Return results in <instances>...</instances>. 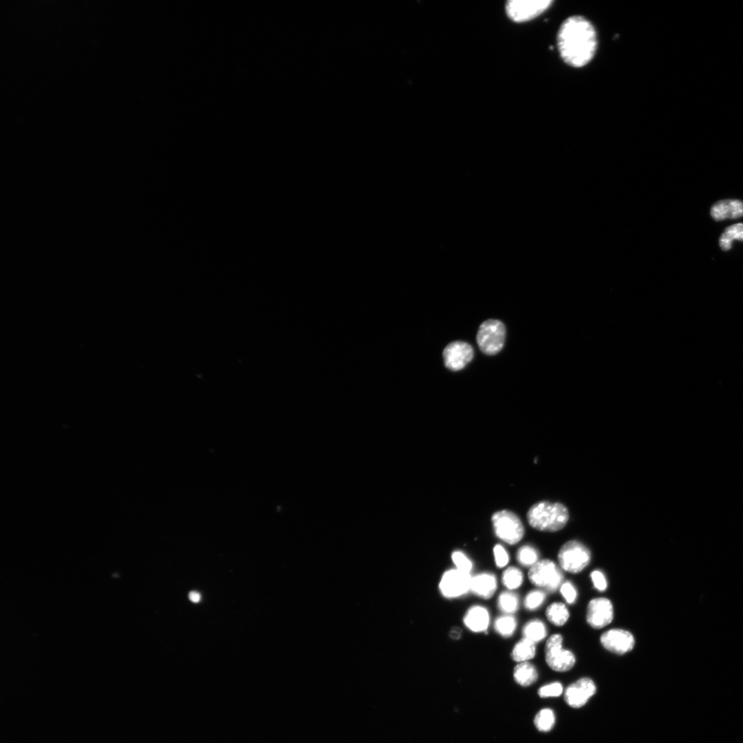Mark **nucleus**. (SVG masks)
<instances>
[{
	"instance_id": "2",
	"label": "nucleus",
	"mask_w": 743,
	"mask_h": 743,
	"mask_svg": "<svg viewBox=\"0 0 743 743\" xmlns=\"http://www.w3.org/2000/svg\"><path fill=\"white\" fill-rule=\"evenodd\" d=\"M568 518V511L564 505L546 501L533 504L527 513L529 524L533 528L544 532L562 529Z\"/></svg>"
},
{
	"instance_id": "13",
	"label": "nucleus",
	"mask_w": 743,
	"mask_h": 743,
	"mask_svg": "<svg viewBox=\"0 0 743 743\" xmlns=\"http://www.w3.org/2000/svg\"><path fill=\"white\" fill-rule=\"evenodd\" d=\"M596 692L594 682L588 678H582L568 687L564 698L566 703L573 707L583 706Z\"/></svg>"
},
{
	"instance_id": "18",
	"label": "nucleus",
	"mask_w": 743,
	"mask_h": 743,
	"mask_svg": "<svg viewBox=\"0 0 743 743\" xmlns=\"http://www.w3.org/2000/svg\"><path fill=\"white\" fill-rule=\"evenodd\" d=\"M536 643L522 637L515 643L511 652L512 659L517 663L526 662L536 654Z\"/></svg>"
},
{
	"instance_id": "17",
	"label": "nucleus",
	"mask_w": 743,
	"mask_h": 743,
	"mask_svg": "<svg viewBox=\"0 0 743 743\" xmlns=\"http://www.w3.org/2000/svg\"><path fill=\"white\" fill-rule=\"evenodd\" d=\"M515 682L522 687H528L536 682L538 673L534 665L528 661L519 663L513 669Z\"/></svg>"
},
{
	"instance_id": "28",
	"label": "nucleus",
	"mask_w": 743,
	"mask_h": 743,
	"mask_svg": "<svg viewBox=\"0 0 743 743\" xmlns=\"http://www.w3.org/2000/svg\"><path fill=\"white\" fill-rule=\"evenodd\" d=\"M451 559L456 569L468 573L471 572L473 568V563L469 557L462 551H453L451 554Z\"/></svg>"
},
{
	"instance_id": "22",
	"label": "nucleus",
	"mask_w": 743,
	"mask_h": 743,
	"mask_svg": "<svg viewBox=\"0 0 743 743\" xmlns=\"http://www.w3.org/2000/svg\"><path fill=\"white\" fill-rule=\"evenodd\" d=\"M546 616L548 620L556 626L564 625L570 616L566 606L559 602L551 603L546 610Z\"/></svg>"
},
{
	"instance_id": "12",
	"label": "nucleus",
	"mask_w": 743,
	"mask_h": 743,
	"mask_svg": "<svg viewBox=\"0 0 743 743\" xmlns=\"http://www.w3.org/2000/svg\"><path fill=\"white\" fill-rule=\"evenodd\" d=\"M600 641L606 649L620 655L632 650L635 645L634 636L622 629H612L603 632Z\"/></svg>"
},
{
	"instance_id": "25",
	"label": "nucleus",
	"mask_w": 743,
	"mask_h": 743,
	"mask_svg": "<svg viewBox=\"0 0 743 743\" xmlns=\"http://www.w3.org/2000/svg\"><path fill=\"white\" fill-rule=\"evenodd\" d=\"M516 559L521 566L530 568L539 561V552L532 546L524 545L518 549Z\"/></svg>"
},
{
	"instance_id": "34",
	"label": "nucleus",
	"mask_w": 743,
	"mask_h": 743,
	"mask_svg": "<svg viewBox=\"0 0 743 743\" xmlns=\"http://www.w3.org/2000/svg\"><path fill=\"white\" fill-rule=\"evenodd\" d=\"M189 598L192 602L198 603L201 599V595L197 592L191 591L189 594Z\"/></svg>"
},
{
	"instance_id": "32",
	"label": "nucleus",
	"mask_w": 743,
	"mask_h": 743,
	"mask_svg": "<svg viewBox=\"0 0 743 743\" xmlns=\"http://www.w3.org/2000/svg\"><path fill=\"white\" fill-rule=\"evenodd\" d=\"M590 577L593 585L596 589L599 591H604L605 590H606L607 583L605 577L602 573V572L599 570H594L592 572Z\"/></svg>"
},
{
	"instance_id": "26",
	"label": "nucleus",
	"mask_w": 743,
	"mask_h": 743,
	"mask_svg": "<svg viewBox=\"0 0 743 743\" xmlns=\"http://www.w3.org/2000/svg\"><path fill=\"white\" fill-rule=\"evenodd\" d=\"M534 722L539 731H549L555 722L554 713L550 709H543L536 715Z\"/></svg>"
},
{
	"instance_id": "16",
	"label": "nucleus",
	"mask_w": 743,
	"mask_h": 743,
	"mask_svg": "<svg viewBox=\"0 0 743 743\" xmlns=\"http://www.w3.org/2000/svg\"><path fill=\"white\" fill-rule=\"evenodd\" d=\"M716 221L737 219L743 216V202L739 200H724L715 203L710 211Z\"/></svg>"
},
{
	"instance_id": "7",
	"label": "nucleus",
	"mask_w": 743,
	"mask_h": 743,
	"mask_svg": "<svg viewBox=\"0 0 743 743\" xmlns=\"http://www.w3.org/2000/svg\"><path fill=\"white\" fill-rule=\"evenodd\" d=\"M552 2L551 0H509L506 2L505 11L512 21L524 23L543 14Z\"/></svg>"
},
{
	"instance_id": "27",
	"label": "nucleus",
	"mask_w": 743,
	"mask_h": 743,
	"mask_svg": "<svg viewBox=\"0 0 743 743\" xmlns=\"http://www.w3.org/2000/svg\"><path fill=\"white\" fill-rule=\"evenodd\" d=\"M546 594L541 589L532 590L528 592L524 599V606L529 611H535L544 603Z\"/></svg>"
},
{
	"instance_id": "31",
	"label": "nucleus",
	"mask_w": 743,
	"mask_h": 743,
	"mask_svg": "<svg viewBox=\"0 0 743 743\" xmlns=\"http://www.w3.org/2000/svg\"><path fill=\"white\" fill-rule=\"evenodd\" d=\"M560 592L567 603H573L577 599V590L574 585L569 581H566L559 588Z\"/></svg>"
},
{
	"instance_id": "33",
	"label": "nucleus",
	"mask_w": 743,
	"mask_h": 743,
	"mask_svg": "<svg viewBox=\"0 0 743 743\" xmlns=\"http://www.w3.org/2000/svg\"><path fill=\"white\" fill-rule=\"evenodd\" d=\"M462 629L459 627H453L449 630V634L451 639L458 640L462 636Z\"/></svg>"
},
{
	"instance_id": "19",
	"label": "nucleus",
	"mask_w": 743,
	"mask_h": 743,
	"mask_svg": "<svg viewBox=\"0 0 743 743\" xmlns=\"http://www.w3.org/2000/svg\"><path fill=\"white\" fill-rule=\"evenodd\" d=\"M497 605L503 614H513L519 608V597L513 591H503L497 597Z\"/></svg>"
},
{
	"instance_id": "4",
	"label": "nucleus",
	"mask_w": 743,
	"mask_h": 743,
	"mask_svg": "<svg viewBox=\"0 0 743 743\" xmlns=\"http://www.w3.org/2000/svg\"><path fill=\"white\" fill-rule=\"evenodd\" d=\"M495 535L510 545L517 543L524 535V528L519 517L508 510H502L491 517Z\"/></svg>"
},
{
	"instance_id": "3",
	"label": "nucleus",
	"mask_w": 743,
	"mask_h": 743,
	"mask_svg": "<svg viewBox=\"0 0 743 743\" xmlns=\"http://www.w3.org/2000/svg\"><path fill=\"white\" fill-rule=\"evenodd\" d=\"M530 581L548 592H554L561 585L563 575L560 568L550 559L539 560L529 568Z\"/></svg>"
},
{
	"instance_id": "14",
	"label": "nucleus",
	"mask_w": 743,
	"mask_h": 743,
	"mask_svg": "<svg viewBox=\"0 0 743 743\" xmlns=\"http://www.w3.org/2000/svg\"><path fill=\"white\" fill-rule=\"evenodd\" d=\"M491 622L488 610L481 605L471 606L463 617L465 627L474 633L486 632Z\"/></svg>"
},
{
	"instance_id": "15",
	"label": "nucleus",
	"mask_w": 743,
	"mask_h": 743,
	"mask_svg": "<svg viewBox=\"0 0 743 743\" xmlns=\"http://www.w3.org/2000/svg\"><path fill=\"white\" fill-rule=\"evenodd\" d=\"M497 589V580L494 574L483 572L472 576L471 592L475 596L483 599H489L495 594Z\"/></svg>"
},
{
	"instance_id": "21",
	"label": "nucleus",
	"mask_w": 743,
	"mask_h": 743,
	"mask_svg": "<svg viewBox=\"0 0 743 743\" xmlns=\"http://www.w3.org/2000/svg\"><path fill=\"white\" fill-rule=\"evenodd\" d=\"M517 627V618L513 614H502L497 617L493 627L500 636L508 638L515 632Z\"/></svg>"
},
{
	"instance_id": "30",
	"label": "nucleus",
	"mask_w": 743,
	"mask_h": 743,
	"mask_svg": "<svg viewBox=\"0 0 743 743\" xmlns=\"http://www.w3.org/2000/svg\"><path fill=\"white\" fill-rule=\"evenodd\" d=\"M562 691L563 687L561 684L555 682L541 687L539 689L538 693L541 698L557 697L559 696Z\"/></svg>"
},
{
	"instance_id": "29",
	"label": "nucleus",
	"mask_w": 743,
	"mask_h": 743,
	"mask_svg": "<svg viewBox=\"0 0 743 743\" xmlns=\"http://www.w3.org/2000/svg\"><path fill=\"white\" fill-rule=\"evenodd\" d=\"M495 563L498 568L506 567L509 562V555L506 549L500 544H496L493 550Z\"/></svg>"
},
{
	"instance_id": "10",
	"label": "nucleus",
	"mask_w": 743,
	"mask_h": 743,
	"mask_svg": "<svg viewBox=\"0 0 743 743\" xmlns=\"http://www.w3.org/2000/svg\"><path fill=\"white\" fill-rule=\"evenodd\" d=\"M444 365L451 371L462 369L473 357L471 345L464 341H454L446 346L442 353Z\"/></svg>"
},
{
	"instance_id": "8",
	"label": "nucleus",
	"mask_w": 743,
	"mask_h": 743,
	"mask_svg": "<svg viewBox=\"0 0 743 743\" xmlns=\"http://www.w3.org/2000/svg\"><path fill=\"white\" fill-rule=\"evenodd\" d=\"M545 659L552 670L560 672L570 670L575 663L573 653L563 647V637L559 634L551 635L546 640Z\"/></svg>"
},
{
	"instance_id": "5",
	"label": "nucleus",
	"mask_w": 743,
	"mask_h": 743,
	"mask_svg": "<svg viewBox=\"0 0 743 743\" xmlns=\"http://www.w3.org/2000/svg\"><path fill=\"white\" fill-rule=\"evenodd\" d=\"M505 338L504 323L499 320L488 319L480 325L476 340L480 350L486 355L492 356L503 348Z\"/></svg>"
},
{
	"instance_id": "23",
	"label": "nucleus",
	"mask_w": 743,
	"mask_h": 743,
	"mask_svg": "<svg viewBox=\"0 0 743 743\" xmlns=\"http://www.w3.org/2000/svg\"><path fill=\"white\" fill-rule=\"evenodd\" d=\"M734 239L743 241V224L738 223L726 227L721 235L719 244L723 250L731 249Z\"/></svg>"
},
{
	"instance_id": "11",
	"label": "nucleus",
	"mask_w": 743,
	"mask_h": 743,
	"mask_svg": "<svg viewBox=\"0 0 743 743\" xmlns=\"http://www.w3.org/2000/svg\"><path fill=\"white\" fill-rule=\"evenodd\" d=\"M614 610L611 601L606 598L592 599L588 605L586 621L594 629L603 628L613 620Z\"/></svg>"
},
{
	"instance_id": "6",
	"label": "nucleus",
	"mask_w": 743,
	"mask_h": 743,
	"mask_svg": "<svg viewBox=\"0 0 743 743\" xmlns=\"http://www.w3.org/2000/svg\"><path fill=\"white\" fill-rule=\"evenodd\" d=\"M590 552L581 542L572 540L565 543L558 553L560 567L570 573H578L590 563Z\"/></svg>"
},
{
	"instance_id": "24",
	"label": "nucleus",
	"mask_w": 743,
	"mask_h": 743,
	"mask_svg": "<svg viewBox=\"0 0 743 743\" xmlns=\"http://www.w3.org/2000/svg\"><path fill=\"white\" fill-rule=\"evenodd\" d=\"M524 574L517 567L509 566L502 575V583L508 590L518 589L524 582Z\"/></svg>"
},
{
	"instance_id": "9",
	"label": "nucleus",
	"mask_w": 743,
	"mask_h": 743,
	"mask_svg": "<svg viewBox=\"0 0 743 743\" xmlns=\"http://www.w3.org/2000/svg\"><path fill=\"white\" fill-rule=\"evenodd\" d=\"M471 573L456 568L446 570L438 584L439 591L445 599L460 598L471 592Z\"/></svg>"
},
{
	"instance_id": "1",
	"label": "nucleus",
	"mask_w": 743,
	"mask_h": 743,
	"mask_svg": "<svg viewBox=\"0 0 743 743\" xmlns=\"http://www.w3.org/2000/svg\"><path fill=\"white\" fill-rule=\"evenodd\" d=\"M557 38L560 56L570 66L583 67L595 54L596 33L592 24L583 17L573 16L566 19Z\"/></svg>"
},
{
	"instance_id": "20",
	"label": "nucleus",
	"mask_w": 743,
	"mask_h": 743,
	"mask_svg": "<svg viewBox=\"0 0 743 743\" xmlns=\"http://www.w3.org/2000/svg\"><path fill=\"white\" fill-rule=\"evenodd\" d=\"M521 632L524 638L537 643L546 638L547 629L541 620L532 619L524 625Z\"/></svg>"
}]
</instances>
